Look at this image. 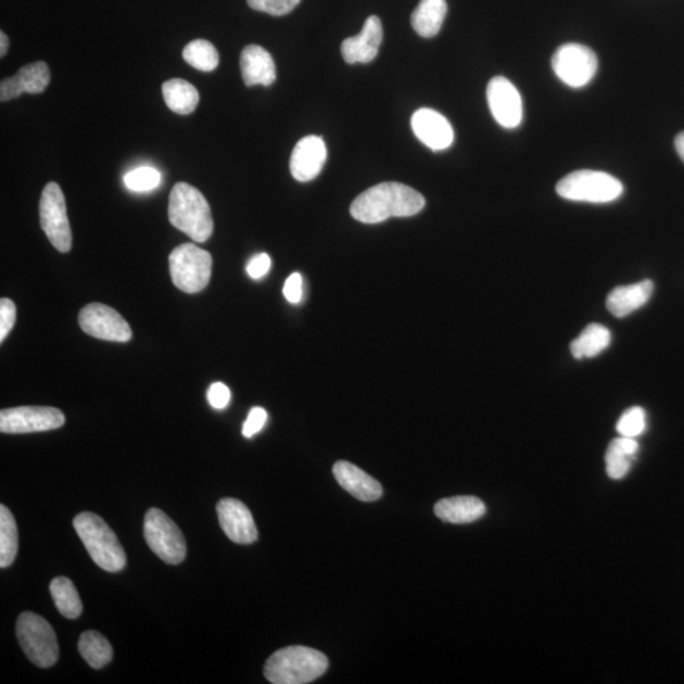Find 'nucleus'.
<instances>
[{
	"instance_id": "nucleus-4",
	"label": "nucleus",
	"mask_w": 684,
	"mask_h": 684,
	"mask_svg": "<svg viewBox=\"0 0 684 684\" xmlns=\"http://www.w3.org/2000/svg\"><path fill=\"white\" fill-rule=\"evenodd\" d=\"M74 529L91 559L106 572L116 573L126 567L124 547L114 531L96 514L83 512L75 517Z\"/></svg>"
},
{
	"instance_id": "nucleus-37",
	"label": "nucleus",
	"mask_w": 684,
	"mask_h": 684,
	"mask_svg": "<svg viewBox=\"0 0 684 684\" xmlns=\"http://www.w3.org/2000/svg\"><path fill=\"white\" fill-rule=\"evenodd\" d=\"M271 268V258L268 254H257L249 262L246 271L250 278L262 279Z\"/></svg>"
},
{
	"instance_id": "nucleus-9",
	"label": "nucleus",
	"mask_w": 684,
	"mask_h": 684,
	"mask_svg": "<svg viewBox=\"0 0 684 684\" xmlns=\"http://www.w3.org/2000/svg\"><path fill=\"white\" fill-rule=\"evenodd\" d=\"M552 66L558 79L570 88L588 86L598 71V59L587 46L566 43L555 51Z\"/></svg>"
},
{
	"instance_id": "nucleus-20",
	"label": "nucleus",
	"mask_w": 684,
	"mask_h": 684,
	"mask_svg": "<svg viewBox=\"0 0 684 684\" xmlns=\"http://www.w3.org/2000/svg\"><path fill=\"white\" fill-rule=\"evenodd\" d=\"M333 476L342 489L357 499L371 502L382 497V484L352 463L338 461L334 464Z\"/></svg>"
},
{
	"instance_id": "nucleus-13",
	"label": "nucleus",
	"mask_w": 684,
	"mask_h": 684,
	"mask_svg": "<svg viewBox=\"0 0 684 684\" xmlns=\"http://www.w3.org/2000/svg\"><path fill=\"white\" fill-rule=\"evenodd\" d=\"M486 101L493 118L499 126L512 129L521 125L522 98L520 91L505 76H496L489 83Z\"/></svg>"
},
{
	"instance_id": "nucleus-24",
	"label": "nucleus",
	"mask_w": 684,
	"mask_h": 684,
	"mask_svg": "<svg viewBox=\"0 0 684 684\" xmlns=\"http://www.w3.org/2000/svg\"><path fill=\"white\" fill-rule=\"evenodd\" d=\"M638 452L636 439L620 436L611 441L606 452V471L611 479L626 477Z\"/></svg>"
},
{
	"instance_id": "nucleus-40",
	"label": "nucleus",
	"mask_w": 684,
	"mask_h": 684,
	"mask_svg": "<svg viewBox=\"0 0 684 684\" xmlns=\"http://www.w3.org/2000/svg\"><path fill=\"white\" fill-rule=\"evenodd\" d=\"M8 48H10V40H8V36L4 33H0V56L4 58L7 55Z\"/></svg>"
},
{
	"instance_id": "nucleus-11",
	"label": "nucleus",
	"mask_w": 684,
	"mask_h": 684,
	"mask_svg": "<svg viewBox=\"0 0 684 684\" xmlns=\"http://www.w3.org/2000/svg\"><path fill=\"white\" fill-rule=\"evenodd\" d=\"M65 416L53 407H15L0 413V431L3 433H30L60 429Z\"/></svg>"
},
{
	"instance_id": "nucleus-32",
	"label": "nucleus",
	"mask_w": 684,
	"mask_h": 684,
	"mask_svg": "<svg viewBox=\"0 0 684 684\" xmlns=\"http://www.w3.org/2000/svg\"><path fill=\"white\" fill-rule=\"evenodd\" d=\"M646 429V415L642 407H631L620 417L616 430L621 436L636 439Z\"/></svg>"
},
{
	"instance_id": "nucleus-3",
	"label": "nucleus",
	"mask_w": 684,
	"mask_h": 684,
	"mask_svg": "<svg viewBox=\"0 0 684 684\" xmlns=\"http://www.w3.org/2000/svg\"><path fill=\"white\" fill-rule=\"evenodd\" d=\"M170 224L195 242L207 241L213 232L211 207L197 188L178 182L169 198Z\"/></svg>"
},
{
	"instance_id": "nucleus-7",
	"label": "nucleus",
	"mask_w": 684,
	"mask_h": 684,
	"mask_svg": "<svg viewBox=\"0 0 684 684\" xmlns=\"http://www.w3.org/2000/svg\"><path fill=\"white\" fill-rule=\"evenodd\" d=\"M17 637L23 653L34 664L50 668L59 659L55 631L48 621L34 612H23L17 621Z\"/></svg>"
},
{
	"instance_id": "nucleus-19",
	"label": "nucleus",
	"mask_w": 684,
	"mask_h": 684,
	"mask_svg": "<svg viewBox=\"0 0 684 684\" xmlns=\"http://www.w3.org/2000/svg\"><path fill=\"white\" fill-rule=\"evenodd\" d=\"M241 74L246 87H270L277 79L276 63L268 51L257 45H249L241 52Z\"/></svg>"
},
{
	"instance_id": "nucleus-10",
	"label": "nucleus",
	"mask_w": 684,
	"mask_h": 684,
	"mask_svg": "<svg viewBox=\"0 0 684 684\" xmlns=\"http://www.w3.org/2000/svg\"><path fill=\"white\" fill-rule=\"evenodd\" d=\"M40 223L43 232L60 253H68L73 245V233L68 224L63 190L56 182H49L40 200Z\"/></svg>"
},
{
	"instance_id": "nucleus-18",
	"label": "nucleus",
	"mask_w": 684,
	"mask_h": 684,
	"mask_svg": "<svg viewBox=\"0 0 684 684\" xmlns=\"http://www.w3.org/2000/svg\"><path fill=\"white\" fill-rule=\"evenodd\" d=\"M326 159L327 149L321 137H304L295 144L289 163L293 178L302 182L314 180L322 172Z\"/></svg>"
},
{
	"instance_id": "nucleus-17",
	"label": "nucleus",
	"mask_w": 684,
	"mask_h": 684,
	"mask_svg": "<svg viewBox=\"0 0 684 684\" xmlns=\"http://www.w3.org/2000/svg\"><path fill=\"white\" fill-rule=\"evenodd\" d=\"M51 74L49 65L37 61L20 68L11 78L0 83V101L8 102L23 93L40 94L49 87Z\"/></svg>"
},
{
	"instance_id": "nucleus-30",
	"label": "nucleus",
	"mask_w": 684,
	"mask_h": 684,
	"mask_svg": "<svg viewBox=\"0 0 684 684\" xmlns=\"http://www.w3.org/2000/svg\"><path fill=\"white\" fill-rule=\"evenodd\" d=\"M182 58L190 66L204 73L213 72L219 64L215 46L207 40H195L186 46Z\"/></svg>"
},
{
	"instance_id": "nucleus-33",
	"label": "nucleus",
	"mask_w": 684,
	"mask_h": 684,
	"mask_svg": "<svg viewBox=\"0 0 684 684\" xmlns=\"http://www.w3.org/2000/svg\"><path fill=\"white\" fill-rule=\"evenodd\" d=\"M300 3L301 0H248L249 7L253 10L276 15V17L291 13Z\"/></svg>"
},
{
	"instance_id": "nucleus-8",
	"label": "nucleus",
	"mask_w": 684,
	"mask_h": 684,
	"mask_svg": "<svg viewBox=\"0 0 684 684\" xmlns=\"http://www.w3.org/2000/svg\"><path fill=\"white\" fill-rule=\"evenodd\" d=\"M143 534L150 549L166 565L178 566L186 559V537L162 509H149L144 516Z\"/></svg>"
},
{
	"instance_id": "nucleus-35",
	"label": "nucleus",
	"mask_w": 684,
	"mask_h": 684,
	"mask_svg": "<svg viewBox=\"0 0 684 684\" xmlns=\"http://www.w3.org/2000/svg\"><path fill=\"white\" fill-rule=\"evenodd\" d=\"M268 421V414L262 407H254L250 410L245 423H243L242 435L245 438H253L257 432H261Z\"/></svg>"
},
{
	"instance_id": "nucleus-34",
	"label": "nucleus",
	"mask_w": 684,
	"mask_h": 684,
	"mask_svg": "<svg viewBox=\"0 0 684 684\" xmlns=\"http://www.w3.org/2000/svg\"><path fill=\"white\" fill-rule=\"evenodd\" d=\"M17 318V308L15 304L8 299L0 301V341H4L13 329Z\"/></svg>"
},
{
	"instance_id": "nucleus-29",
	"label": "nucleus",
	"mask_w": 684,
	"mask_h": 684,
	"mask_svg": "<svg viewBox=\"0 0 684 684\" xmlns=\"http://www.w3.org/2000/svg\"><path fill=\"white\" fill-rule=\"evenodd\" d=\"M18 553V530L14 517L4 505L0 506V567L13 565Z\"/></svg>"
},
{
	"instance_id": "nucleus-2",
	"label": "nucleus",
	"mask_w": 684,
	"mask_h": 684,
	"mask_svg": "<svg viewBox=\"0 0 684 684\" xmlns=\"http://www.w3.org/2000/svg\"><path fill=\"white\" fill-rule=\"evenodd\" d=\"M329 668L324 653L307 646H288L266 660L265 679L274 684H306L319 679Z\"/></svg>"
},
{
	"instance_id": "nucleus-38",
	"label": "nucleus",
	"mask_w": 684,
	"mask_h": 684,
	"mask_svg": "<svg viewBox=\"0 0 684 684\" xmlns=\"http://www.w3.org/2000/svg\"><path fill=\"white\" fill-rule=\"evenodd\" d=\"M283 293L288 302L296 304L302 301L303 278L300 273H294L287 279Z\"/></svg>"
},
{
	"instance_id": "nucleus-28",
	"label": "nucleus",
	"mask_w": 684,
	"mask_h": 684,
	"mask_svg": "<svg viewBox=\"0 0 684 684\" xmlns=\"http://www.w3.org/2000/svg\"><path fill=\"white\" fill-rule=\"evenodd\" d=\"M78 649L84 660L94 669H102L113 658L112 645L97 631H86L81 634Z\"/></svg>"
},
{
	"instance_id": "nucleus-23",
	"label": "nucleus",
	"mask_w": 684,
	"mask_h": 684,
	"mask_svg": "<svg viewBox=\"0 0 684 684\" xmlns=\"http://www.w3.org/2000/svg\"><path fill=\"white\" fill-rule=\"evenodd\" d=\"M446 13V0H421L413 15H410V23H413L417 35L430 38L440 33Z\"/></svg>"
},
{
	"instance_id": "nucleus-31",
	"label": "nucleus",
	"mask_w": 684,
	"mask_h": 684,
	"mask_svg": "<svg viewBox=\"0 0 684 684\" xmlns=\"http://www.w3.org/2000/svg\"><path fill=\"white\" fill-rule=\"evenodd\" d=\"M162 174L151 166L137 167L125 175V185L129 190L137 193L150 192L160 186Z\"/></svg>"
},
{
	"instance_id": "nucleus-36",
	"label": "nucleus",
	"mask_w": 684,
	"mask_h": 684,
	"mask_svg": "<svg viewBox=\"0 0 684 684\" xmlns=\"http://www.w3.org/2000/svg\"><path fill=\"white\" fill-rule=\"evenodd\" d=\"M207 398L213 408L224 409L231 401V391L224 383H213L210 387Z\"/></svg>"
},
{
	"instance_id": "nucleus-27",
	"label": "nucleus",
	"mask_w": 684,
	"mask_h": 684,
	"mask_svg": "<svg viewBox=\"0 0 684 684\" xmlns=\"http://www.w3.org/2000/svg\"><path fill=\"white\" fill-rule=\"evenodd\" d=\"M50 593L59 612L66 619H78L83 604L74 583L66 577H58L50 584Z\"/></svg>"
},
{
	"instance_id": "nucleus-1",
	"label": "nucleus",
	"mask_w": 684,
	"mask_h": 684,
	"mask_svg": "<svg viewBox=\"0 0 684 684\" xmlns=\"http://www.w3.org/2000/svg\"><path fill=\"white\" fill-rule=\"evenodd\" d=\"M425 204L423 195L414 188L388 181L365 190L353 202L350 213L362 224L375 225L392 217L415 216Z\"/></svg>"
},
{
	"instance_id": "nucleus-5",
	"label": "nucleus",
	"mask_w": 684,
	"mask_h": 684,
	"mask_svg": "<svg viewBox=\"0 0 684 684\" xmlns=\"http://www.w3.org/2000/svg\"><path fill=\"white\" fill-rule=\"evenodd\" d=\"M557 193L568 201L603 204L619 200L623 186L604 172L577 170L558 182Z\"/></svg>"
},
{
	"instance_id": "nucleus-26",
	"label": "nucleus",
	"mask_w": 684,
	"mask_h": 684,
	"mask_svg": "<svg viewBox=\"0 0 684 684\" xmlns=\"http://www.w3.org/2000/svg\"><path fill=\"white\" fill-rule=\"evenodd\" d=\"M611 333L605 326L599 324H591L582 331L580 338L575 339L570 345L575 359H584V357H595L603 353L610 345Z\"/></svg>"
},
{
	"instance_id": "nucleus-39",
	"label": "nucleus",
	"mask_w": 684,
	"mask_h": 684,
	"mask_svg": "<svg viewBox=\"0 0 684 684\" xmlns=\"http://www.w3.org/2000/svg\"><path fill=\"white\" fill-rule=\"evenodd\" d=\"M674 144H675L676 152H679V155L683 160V163H684V132L675 137Z\"/></svg>"
},
{
	"instance_id": "nucleus-25",
	"label": "nucleus",
	"mask_w": 684,
	"mask_h": 684,
	"mask_svg": "<svg viewBox=\"0 0 684 684\" xmlns=\"http://www.w3.org/2000/svg\"><path fill=\"white\" fill-rule=\"evenodd\" d=\"M163 96L167 109L187 116L200 103V93L192 84L182 79H172L163 84Z\"/></svg>"
},
{
	"instance_id": "nucleus-15",
	"label": "nucleus",
	"mask_w": 684,
	"mask_h": 684,
	"mask_svg": "<svg viewBox=\"0 0 684 684\" xmlns=\"http://www.w3.org/2000/svg\"><path fill=\"white\" fill-rule=\"evenodd\" d=\"M410 126L417 139L432 151H443L454 142V129L443 114L421 109L414 113Z\"/></svg>"
},
{
	"instance_id": "nucleus-16",
	"label": "nucleus",
	"mask_w": 684,
	"mask_h": 684,
	"mask_svg": "<svg viewBox=\"0 0 684 684\" xmlns=\"http://www.w3.org/2000/svg\"><path fill=\"white\" fill-rule=\"evenodd\" d=\"M382 41V22L377 15H370L359 35L342 42L341 53L347 64H369L377 58Z\"/></svg>"
},
{
	"instance_id": "nucleus-6",
	"label": "nucleus",
	"mask_w": 684,
	"mask_h": 684,
	"mask_svg": "<svg viewBox=\"0 0 684 684\" xmlns=\"http://www.w3.org/2000/svg\"><path fill=\"white\" fill-rule=\"evenodd\" d=\"M169 268L174 286L181 292L194 294L210 283L212 256L194 243H182L172 251Z\"/></svg>"
},
{
	"instance_id": "nucleus-12",
	"label": "nucleus",
	"mask_w": 684,
	"mask_h": 684,
	"mask_svg": "<svg viewBox=\"0 0 684 684\" xmlns=\"http://www.w3.org/2000/svg\"><path fill=\"white\" fill-rule=\"evenodd\" d=\"M81 330L96 339L114 342H127L132 338V330L116 309L102 303H90L79 314Z\"/></svg>"
},
{
	"instance_id": "nucleus-14",
	"label": "nucleus",
	"mask_w": 684,
	"mask_h": 684,
	"mask_svg": "<svg viewBox=\"0 0 684 684\" xmlns=\"http://www.w3.org/2000/svg\"><path fill=\"white\" fill-rule=\"evenodd\" d=\"M220 528L231 542L241 545L253 544L257 540V529L253 515L241 501L224 498L217 504Z\"/></svg>"
},
{
	"instance_id": "nucleus-22",
	"label": "nucleus",
	"mask_w": 684,
	"mask_h": 684,
	"mask_svg": "<svg viewBox=\"0 0 684 684\" xmlns=\"http://www.w3.org/2000/svg\"><path fill=\"white\" fill-rule=\"evenodd\" d=\"M433 511L441 521L463 524L481 519L485 505L473 496H456L439 501Z\"/></svg>"
},
{
	"instance_id": "nucleus-21",
	"label": "nucleus",
	"mask_w": 684,
	"mask_h": 684,
	"mask_svg": "<svg viewBox=\"0 0 684 684\" xmlns=\"http://www.w3.org/2000/svg\"><path fill=\"white\" fill-rule=\"evenodd\" d=\"M654 291L651 280H643L641 283L615 288L608 294L606 306L615 317H626L638 308L645 306Z\"/></svg>"
}]
</instances>
